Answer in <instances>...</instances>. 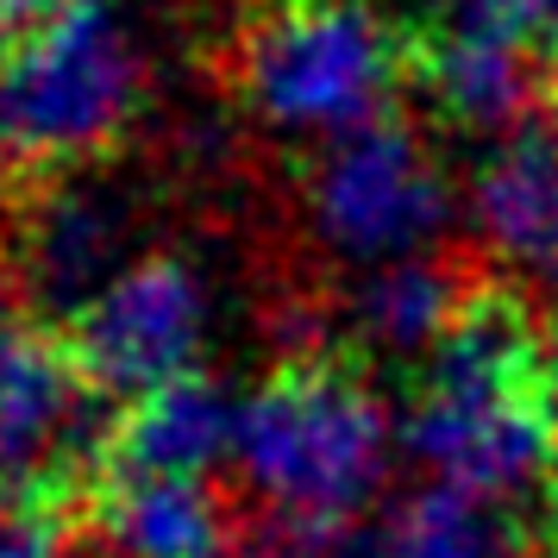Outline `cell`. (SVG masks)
<instances>
[{
  "label": "cell",
  "instance_id": "cell-3",
  "mask_svg": "<svg viewBox=\"0 0 558 558\" xmlns=\"http://www.w3.org/2000/svg\"><path fill=\"white\" fill-rule=\"evenodd\" d=\"M151 95V51L120 0H57L0 63V202L101 163Z\"/></svg>",
  "mask_w": 558,
  "mask_h": 558
},
{
  "label": "cell",
  "instance_id": "cell-4",
  "mask_svg": "<svg viewBox=\"0 0 558 558\" xmlns=\"http://www.w3.org/2000/svg\"><path fill=\"white\" fill-rule=\"evenodd\" d=\"M227 57L232 101L270 138L307 145L389 120L414 82V38L371 0H252Z\"/></svg>",
  "mask_w": 558,
  "mask_h": 558
},
{
  "label": "cell",
  "instance_id": "cell-19",
  "mask_svg": "<svg viewBox=\"0 0 558 558\" xmlns=\"http://www.w3.org/2000/svg\"><path fill=\"white\" fill-rule=\"evenodd\" d=\"M546 558H558V527H553V553H546Z\"/></svg>",
  "mask_w": 558,
  "mask_h": 558
},
{
  "label": "cell",
  "instance_id": "cell-2",
  "mask_svg": "<svg viewBox=\"0 0 558 558\" xmlns=\"http://www.w3.org/2000/svg\"><path fill=\"white\" fill-rule=\"evenodd\" d=\"M396 427L352 357L282 352L239 402L232 464L245 496L277 527L364 521L396 464Z\"/></svg>",
  "mask_w": 558,
  "mask_h": 558
},
{
  "label": "cell",
  "instance_id": "cell-10",
  "mask_svg": "<svg viewBox=\"0 0 558 558\" xmlns=\"http://www.w3.org/2000/svg\"><path fill=\"white\" fill-rule=\"evenodd\" d=\"M414 82L427 88L433 113H446L452 126L471 132H508L521 126L527 113H539L546 88V63L527 45H508L489 32H464V26H427L414 32Z\"/></svg>",
  "mask_w": 558,
  "mask_h": 558
},
{
  "label": "cell",
  "instance_id": "cell-7",
  "mask_svg": "<svg viewBox=\"0 0 558 558\" xmlns=\"http://www.w3.org/2000/svg\"><path fill=\"white\" fill-rule=\"evenodd\" d=\"M220 289L189 252H145L107 282L95 302L70 320L82 371L101 383V396H151L163 383L202 377L214 345Z\"/></svg>",
  "mask_w": 558,
  "mask_h": 558
},
{
  "label": "cell",
  "instance_id": "cell-13",
  "mask_svg": "<svg viewBox=\"0 0 558 558\" xmlns=\"http://www.w3.org/2000/svg\"><path fill=\"white\" fill-rule=\"evenodd\" d=\"M95 533L113 558H227L232 521L207 477H95Z\"/></svg>",
  "mask_w": 558,
  "mask_h": 558
},
{
  "label": "cell",
  "instance_id": "cell-1",
  "mask_svg": "<svg viewBox=\"0 0 558 558\" xmlns=\"http://www.w3.org/2000/svg\"><path fill=\"white\" fill-rule=\"evenodd\" d=\"M402 446L439 483L514 502L558 471V345L508 282H471L452 332L421 357Z\"/></svg>",
  "mask_w": 558,
  "mask_h": 558
},
{
  "label": "cell",
  "instance_id": "cell-17",
  "mask_svg": "<svg viewBox=\"0 0 558 558\" xmlns=\"http://www.w3.org/2000/svg\"><path fill=\"white\" fill-rule=\"evenodd\" d=\"M51 7H57V0H0V63L20 51V38H26Z\"/></svg>",
  "mask_w": 558,
  "mask_h": 558
},
{
  "label": "cell",
  "instance_id": "cell-9",
  "mask_svg": "<svg viewBox=\"0 0 558 558\" xmlns=\"http://www.w3.org/2000/svg\"><path fill=\"white\" fill-rule=\"evenodd\" d=\"M471 227L508 289L558 307V113L539 107L489 138L471 177Z\"/></svg>",
  "mask_w": 558,
  "mask_h": 558
},
{
  "label": "cell",
  "instance_id": "cell-18",
  "mask_svg": "<svg viewBox=\"0 0 558 558\" xmlns=\"http://www.w3.org/2000/svg\"><path fill=\"white\" fill-rule=\"evenodd\" d=\"M220 7H239V13H245V7H252V0H220Z\"/></svg>",
  "mask_w": 558,
  "mask_h": 558
},
{
  "label": "cell",
  "instance_id": "cell-5",
  "mask_svg": "<svg viewBox=\"0 0 558 558\" xmlns=\"http://www.w3.org/2000/svg\"><path fill=\"white\" fill-rule=\"evenodd\" d=\"M452 177L433 145L408 120H371V126L314 145L302 170V220L314 245L352 270L421 257L452 232Z\"/></svg>",
  "mask_w": 558,
  "mask_h": 558
},
{
  "label": "cell",
  "instance_id": "cell-6",
  "mask_svg": "<svg viewBox=\"0 0 558 558\" xmlns=\"http://www.w3.org/2000/svg\"><path fill=\"white\" fill-rule=\"evenodd\" d=\"M70 332L0 307V496H88L113 414Z\"/></svg>",
  "mask_w": 558,
  "mask_h": 558
},
{
  "label": "cell",
  "instance_id": "cell-14",
  "mask_svg": "<svg viewBox=\"0 0 558 558\" xmlns=\"http://www.w3.org/2000/svg\"><path fill=\"white\" fill-rule=\"evenodd\" d=\"M527 533L514 502L464 483H421L383 521V558H521Z\"/></svg>",
  "mask_w": 558,
  "mask_h": 558
},
{
  "label": "cell",
  "instance_id": "cell-12",
  "mask_svg": "<svg viewBox=\"0 0 558 558\" xmlns=\"http://www.w3.org/2000/svg\"><path fill=\"white\" fill-rule=\"evenodd\" d=\"M464 295H471V277L446 257L421 252L357 270L345 302H339V320H345L357 352L389 357V364H421L452 332Z\"/></svg>",
  "mask_w": 558,
  "mask_h": 558
},
{
  "label": "cell",
  "instance_id": "cell-8",
  "mask_svg": "<svg viewBox=\"0 0 558 558\" xmlns=\"http://www.w3.org/2000/svg\"><path fill=\"white\" fill-rule=\"evenodd\" d=\"M20 214L0 239V270L13 282V302L32 320H76L107 282L132 264V195L101 177H63L20 195Z\"/></svg>",
  "mask_w": 558,
  "mask_h": 558
},
{
  "label": "cell",
  "instance_id": "cell-15",
  "mask_svg": "<svg viewBox=\"0 0 558 558\" xmlns=\"http://www.w3.org/2000/svg\"><path fill=\"white\" fill-rule=\"evenodd\" d=\"M427 26H464L508 38V45H527L546 70L558 57V0H427Z\"/></svg>",
  "mask_w": 558,
  "mask_h": 558
},
{
  "label": "cell",
  "instance_id": "cell-16",
  "mask_svg": "<svg viewBox=\"0 0 558 558\" xmlns=\"http://www.w3.org/2000/svg\"><path fill=\"white\" fill-rule=\"evenodd\" d=\"M88 496H0V558H70Z\"/></svg>",
  "mask_w": 558,
  "mask_h": 558
},
{
  "label": "cell",
  "instance_id": "cell-11",
  "mask_svg": "<svg viewBox=\"0 0 558 558\" xmlns=\"http://www.w3.org/2000/svg\"><path fill=\"white\" fill-rule=\"evenodd\" d=\"M239 439V402L214 377H182L113 414L101 477H207Z\"/></svg>",
  "mask_w": 558,
  "mask_h": 558
}]
</instances>
